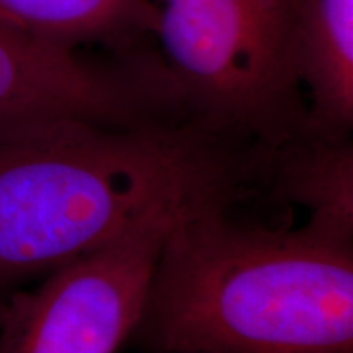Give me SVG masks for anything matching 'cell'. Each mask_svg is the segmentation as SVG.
Returning a JSON list of instances; mask_svg holds the SVG:
<instances>
[{"instance_id": "1", "label": "cell", "mask_w": 353, "mask_h": 353, "mask_svg": "<svg viewBox=\"0 0 353 353\" xmlns=\"http://www.w3.org/2000/svg\"><path fill=\"white\" fill-rule=\"evenodd\" d=\"M244 149L190 118L0 136V303L157 211L232 196L255 165Z\"/></svg>"}, {"instance_id": "2", "label": "cell", "mask_w": 353, "mask_h": 353, "mask_svg": "<svg viewBox=\"0 0 353 353\" xmlns=\"http://www.w3.org/2000/svg\"><path fill=\"white\" fill-rule=\"evenodd\" d=\"M231 198L172 224L131 339L154 353H353V242L244 226Z\"/></svg>"}, {"instance_id": "3", "label": "cell", "mask_w": 353, "mask_h": 353, "mask_svg": "<svg viewBox=\"0 0 353 353\" xmlns=\"http://www.w3.org/2000/svg\"><path fill=\"white\" fill-rule=\"evenodd\" d=\"M176 99L221 138L272 152L307 132L294 64L299 0H154Z\"/></svg>"}, {"instance_id": "4", "label": "cell", "mask_w": 353, "mask_h": 353, "mask_svg": "<svg viewBox=\"0 0 353 353\" xmlns=\"http://www.w3.org/2000/svg\"><path fill=\"white\" fill-rule=\"evenodd\" d=\"M157 211L117 239L0 303V353H118L130 341L154 263L187 206Z\"/></svg>"}, {"instance_id": "5", "label": "cell", "mask_w": 353, "mask_h": 353, "mask_svg": "<svg viewBox=\"0 0 353 353\" xmlns=\"http://www.w3.org/2000/svg\"><path fill=\"white\" fill-rule=\"evenodd\" d=\"M182 112L159 56L90 59L0 17V136L61 121L136 126Z\"/></svg>"}, {"instance_id": "6", "label": "cell", "mask_w": 353, "mask_h": 353, "mask_svg": "<svg viewBox=\"0 0 353 353\" xmlns=\"http://www.w3.org/2000/svg\"><path fill=\"white\" fill-rule=\"evenodd\" d=\"M294 64L309 94L307 130L350 139L353 130V0H299Z\"/></svg>"}, {"instance_id": "7", "label": "cell", "mask_w": 353, "mask_h": 353, "mask_svg": "<svg viewBox=\"0 0 353 353\" xmlns=\"http://www.w3.org/2000/svg\"><path fill=\"white\" fill-rule=\"evenodd\" d=\"M273 190L309 211L306 226L353 242V144L304 132L270 152Z\"/></svg>"}, {"instance_id": "8", "label": "cell", "mask_w": 353, "mask_h": 353, "mask_svg": "<svg viewBox=\"0 0 353 353\" xmlns=\"http://www.w3.org/2000/svg\"><path fill=\"white\" fill-rule=\"evenodd\" d=\"M0 17L70 50L103 44L131 54L152 38L157 7L154 0H0Z\"/></svg>"}]
</instances>
